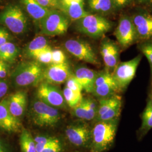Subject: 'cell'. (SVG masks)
<instances>
[{
	"mask_svg": "<svg viewBox=\"0 0 152 152\" xmlns=\"http://www.w3.org/2000/svg\"><path fill=\"white\" fill-rule=\"evenodd\" d=\"M122 103V98L118 94L99 99L97 113L94 122L119 118Z\"/></svg>",
	"mask_w": 152,
	"mask_h": 152,
	"instance_id": "obj_9",
	"label": "cell"
},
{
	"mask_svg": "<svg viewBox=\"0 0 152 152\" xmlns=\"http://www.w3.org/2000/svg\"><path fill=\"white\" fill-rule=\"evenodd\" d=\"M121 92L110 71L105 69L98 72L92 92L95 96L100 99L118 95Z\"/></svg>",
	"mask_w": 152,
	"mask_h": 152,
	"instance_id": "obj_8",
	"label": "cell"
},
{
	"mask_svg": "<svg viewBox=\"0 0 152 152\" xmlns=\"http://www.w3.org/2000/svg\"><path fill=\"white\" fill-rule=\"evenodd\" d=\"M114 35L122 48H127L137 39L136 31L131 18L124 15L120 18Z\"/></svg>",
	"mask_w": 152,
	"mask_h": 152,
	"instance_id": "obj_13",
	"label": "cell"
},
{
	"mask_svg": "<svg viewBox=\"0 0 152 152\" xmlns=\"http://www.w3.org/2000/svg\"><path fill=\"white\" fill-rule=\"evenodd\" d=\"M100 52L106 69L112 73L119 63L120 49L118 45L113 41L106 39L102 42Z\"/></svg>",
	"mask_w": 152,
	"mask_h": 152,
	"instance_id": "obj_17",
	"label": "cell"
},
{
	"mask_svg": "<svg viewBox=\"0 0 152 152\" xmlns=\"http://www.w3.org/2000/svg\"><path fill=\"white\" fill-rule=\"evenodd\" d=\"M7 106L11 114L18 119L23 117L27 107V94L19 90L9 95L7 98Z\"/></svg>",
	"mask_w": 152,
	"mask_h": 152,
	"instance_id": "obj_18",
	"label": "cell"
},
{
	"mask_svg": "<svg viewBox=\"0 0 152 152\" xmlns=\"http://www.w3.org/2000/svg\"><path fill=\"white\" fill-rule=\"evenodd\" d=\"M71 76L68 64L51 63L45 68L43 81L53 85H60L67 81Z\"/></svg>",
	"mask_w": 152,
	"mask_h": 152,
	"instance_id": "obj_14",
	"label": "cell"
},
{
	"mask_svg": "<svg viewBox=\"0 0 152 152\" xmlns=\"http://www.w3.org/2000/svg\"></svg>",
	"mask_w": 152,
	"mask_h": 152,
	"instance_id": "obj_45",
	"label": "cell"
},
{
	"mask_svg": "<svg viewBox=\"0 0 152 152\" xmlns=\"http://www.w3.org/2000/svg\"><path fill=\"white\" fill-rule=\"evenodd\" d=\"M98 72L86 66L77 67L73 75L85 92L92 94Z\"/></svg>",
	"mask_w": 152,
	"mask_h": 152,
	"instance_id": "obj_19",
	"label": "cell"
},
{
	"mask_svg": "<svg viewBox=\"0 0 152 152\" xmlns=\"http://www.w3.org/2000/svg\"><path fill=\"white\" fill-rule=\"evenodd\" d=\"M26 11L33 19L41 22L50 11L41 5L37 0H20Z\"/></svg>",
	"mask_w": 152,
	"mask_h": 152,
	"instance_id": "obj_20",
	"label": "cell"
},
{
	"mask_svg": "<svg viewBox=\"0 0 152 152\" xmlns=\"http://www.w3.org/2000/svg\"><path fill=\"white\" fill-rule=\"evenodd\" d=\"M44 69L42 64L36 61L23 62L12 72V83L17 87L38 85L43 81Z\"/></svg>",
	"mask_w": 152,
	"mask_h": 152,
	"instance_id": "obj_2",
	"label": "cell"
},
{
	"mask_svg": "<svg viewBox=\"0 0 152 152\" xmlns=\"http://www.w3.org/2000/svg\"><path fill=\"white\" fill-rule=\"evenodd\" d=\"M37 98L45 103L58 109L65 108L66 103L63 92L56 85L42 82L36 91Z\"/></svg>",
	"mask_w": 152,
	"mask_h": 152,
	"instance_id": "obj_12",
	"label": "cell"
},
{
	"mask_svg": "<svg viewBox=\"0 0 152 152\" xmlns=\"http://www.w3.org/2000/svg\"><path fill=\"white\" fill-rule=\"evenodd\" d=\"M139 49L148 60L152 75V41H145L139 46Z\"/></svg>",
	"mask_w": 152,
	"mask_h": 152,
	"instance_id": "obj_32",
	"label": "cell"
},
{
	"mask_svg": "<svg viewBox=\"0 0 152 152\" xmlns=\"http://www.w3.org/2000/svg\"><path fill=\"white\" fill-rule=\"evenodd\" d=\"M66 50L78 60L93 65L100 64L99 60L91 45L84 41L71 39L64 43Z\"/></svg>",
	"mask_w": 152,
	"mask_h": 152,
	"instance_id": "obj_11",
	"label": "cell"
},
{
	"mask_svg": "<svg viewBox=\"0 0 152 152\" xmlns=\"http://www.w3.org/2000/svg\"><path fill=\"white\" fill-rule=\"evenodd\" d=\"M55 138V137H53V136L38 135L34 137V140L36 142V144H45L53 141Z\"/></svg>",
	"mask_w": 152,
	"mask_h": 152,
	"instance_id": "obj_37",
	"label": "cell"
},
{
	"mask_svg": "<svg viewBox=\"0 0 152 152\" xmlns=\"http://www.w3.org/2000/svg\"><path fill=\"white\" fill-rule=\"evenodd\" d=\"M19 53V50L18 48L10 41L0 46V59L7 64L14 63Z\"/></svg>",
	"mask_w": 152,
	"mask_h": 152,
	"instance_id": "obj_24",
	"label": "cell"
},
{
	"mask_svg": "<svg viewBox=\"0 0 152 152\" xmlns=\"http://www.w3.org/2000/svg\"><path fill=\"white\" fill-rule=\"evenodd\" d=\"M131 18L136 31L137 39L144 41L152 39V14L146 12H140Z\"/></svg>",
	"mask_w": 152,
	"mask_h": 152,
	"instance_id": "obj_15",
	"label": "cell"
},
{
	"mask_svg": "<svg viewBox=\"0 0 152 152\" xmlns=\"http://www.w3.org/2000/svg\"><path fill=\"white\" fill-rule=\"evenodd\" d=\"M30 117L33 123L41 127H51L57 125L61 119L59 109L45 103L37 98L32 102Z\"/></svg>",
	"mask_w": 152,
	"mask_h": 152,
	"instance_id": "obj_3",
	"label": "cell"
},
{
	"mask_svg": "<svg viewBox=\"0 0 152 152\" xmlns=\"http://www.w3.org/2000/svg\"><path fill=\"white\" fill-rule=\"evenodd\" d=\"M119 118L94 122L91 128V152H104L112 147L116 135Z\"/></svg>",
	"mask_w": 152,
	"mask_h": 152,
	"instance_id": "obj_1",
	"label": "cell"
},
{
	"mask_svg": "<svg viewBox=\"0 0 152 152\" xmlns=\"http://www.w3.org/2000/svg\"><path fill=\"white\" fill-rule=\"evenodd\" d=\"M73 115L78 119L86 121L87 109L85 98H82L80 103L72 108Z\"/></svg>",
	"mask_w": 152,
	"mask_h": 152,
	"instance_id": "obj_31",
	"label": "cell"
},
{
	"mask_svg": "<svg viewBox=\"0 0 152 152\" xmlns=\"http://www.w3.org/2000/svg\"><path fill=\"white\" fill-rule=\"evenodd\" d=\"M85 100L87 109L86 121H94L97 113L98 103L96 100L91 98H85Z\"/></svg>",
	"mask_w": 152,
	"mask_h": 152,
	"instance_id": "obj_29",
	"label": "cell"
},
{
	"mask_svg": "<svg viewBox=\"0 0 152 152\" xmlns=\"http://www.w3.org/2000/svg\"><path fill=\"white\" fill-rule=\"evenodd\" d=\"M49 46L47 39L44 36H38L34 38L26 48L25 53L29 58L33 59L34 56Z\"/></svg>",
	"mask_w": 152,
	"mask_h": 152,
	"instance_id": "obj_25",
	"label": "cell"
},
{
	"mask_svg": "<svg viewBox=\"0 0 152 152\" xmlns=\"http://www.w3.org/2000/svg\"><path fill=\"white\" fill-rule=\"evenodd\" d=\"M9 73V64L0 59V80H4Z\"/></svg>",
	"mask_w": 152,
	"mask_h": 152,
	"instance_id": "obj_38",
	"label": "cell"
},
{
	"mask_svg": "<svg viewBox=\"0 0 152 152\" xmlns=\"http://www.w3.org/2000/svg\"><path fill=\"white\" fill-rule=\"evenodd\" d=\"M87 4L91 11L101 16L110 14L116 11L112 0H87Z\"/></svg>",
	"mask_w": 152,
	"mask_h": 152,
	"instance_id": "obj_21",
	"label": "cell"
},
{
	"mask_svg": "<svg viewBox=\"0 0 152 152\" xmlns=\"http://www.w3.org/2000/svg\"><path fill=\"white\" fill-rule=\"evenodd\" d=\"M9 90V83L5 80H0V99L4 98Z\"/></svg>",
	"mask_w": 152,
	"mask_h": 152,
	"instance_id": "obj_39",
	"label": "cell"
},
{
	"mask_svg": "<svg viewBox=\"0 0 152 152\" xmlns=\"http://www.w3.org/2000/svg\"><path fill=\"white\" fill-rule=\"evenodd\" d=\"M63 94L66 103L71 108H74L80 103L83 98L82 92H76L66 86L64 87Z\"/></svg>",
	"mask_w": 152,
	"mask_h": 152,
	"instance_id": "obj_27",
	"label": "cell"
},
{
	"mask_svg": "<svg viewBox=\"0 0 152 152\" xmlns=\"http://www.w3.org/2000/svg\"></svg>",
	"mask_w": 152,
	"mask_h": 152,
	"instance_id": "obj_44",
	"label": "cell"
},
{
	"mask_svg": "<svg viewBox=\"0 0 152 152\" xmlns=\"http://www.w3.org/2000/svg\"><path fill=\"white\" fill-rule=\"evenodd\" d=\"M137 2L140 4L152 5V0H137Z\"/></svg>",
	"mask_w": 152,
	"mask_h": 152,
	"instance_id": "obj_43",
	"label": "cell"
},
{
	"mask_svg": "<svg viewBox=\"0 0 152 152\" xmlns=\"http://www.w3.org/2000/svg\"><path fill=\"white\" fill-rule=\"evenodd\" d=\"M0 23L17 35L24 34L28 30L27 18L16 5L7 6L0 13Z\"/></svg>",
	"mask_w": 152,
	"mask_h": 152,
	"instance_id": "obj_5",
	"label": "cell"
},
{
	"mask_svg": "<svg viewBox=\"0 0 152 152\" xmlns=\"http://www.w3.org/2000/svg\"><path fill=\"white\" fill-rule=\"evenodd\" d=\"M114 7L117 10H121L124 9L127 6L130 5L133 0H112Z\"/></svg>",
	"mask_w": 152,
	"mask_h": 152,
	"instance_id": "obj_36",
	"label": "cell"
},
{
	"mask_svg": "<svg viewBox=\"0 0 152 152\" xmlns=\"http://www.w3.org/2000/svg\"><path fill=\"white\" fill-rule=\"evenodd\" d=\"M12 39V36L6 28L0 27V46Z\"/></svg>",
	"mask_w": 152,
	"mask_h": 152,
	"instance_id": "obj_35",
	"label": "cell"
},
{
	"mask_svg": "<svg viewBox=\"0 0 152 152\" xmlns=\"http://www.w3.org/2000/svg\"><path fill=\"white\" fill-rule=\"evenodd\" d=\"M0 129L10 133L20 132L23 129L20 120L10 112L6 98L0 102Z\"/></svg>",
	"mask_w": 152,
	"mask_h": 152,
	"instance_id": "obj_16",
	"label": "cell"
},
{
	"mask_svg": "<svg viewBox=\"0 0 152 152\" xmlns=\"http://www.w3.org/2000/svg\"><path fill=\"white\" fill-rule=\"evenodd\" d=\"M52 52L53 49L49 46L46 49L39 52L33 57V59L41 64H50L52 63Z\"/></svg>",
	"mask_w": 152,
	"mask_h": 152,
	"instance_id": "obj_30",
	"label": "cell"
},
{
	"mask_svg": "<svg viewBox=\"0 0 152 152\" xmlns=\"http://www.w3.org/2000/svg\"><path fill=\"white\" fill-rule=\"evenodd\" d=\"M38 3L44 7L49 9L58 5L56 0H37Z\"/></svg>",
	"mask_w": 152,
	"mask_h": 152,
	"instance_id": "obj_40",
	"label": "cell"
},
{
	"mask_svg": "<svg viewBox=\"0 0 152 152\" xmlns=\"http://www.w3.org/2000/svg\"><path fill=\"white\" fill-rule=\"evenodd\" d=\"M65 135L69 142L78 148H90L91 128L84 122L69 125L65 129Z\"/></svg>",
	"mask_w": 152,
	"mask_h": 152,
	"instance_id": "obj_10",
	"label": "cell"
},
{
	"mask_svg": "<svg viewBox=\"0 0 152 152\" xmlns=\"http://www.w3.org/2000/svg\"><path fill=\"white\" fill-rule=\"evenodd\" d=\"M69 88L76 92H82V88L79 82L77 81L74 75H71L66 81V86Z\"/></svg>",
	"mask_w": 152,
	"mask_h": 152,
	"instance_id": "obj_33",
	"label": "cell"
},
{
	"mask_svg": "<svg viewBox=\"0 0 152 152\" xmlns=\"http://www.w3.org/2000/svg\"><path fill=\"white\" fill-rule=\"evenodd\" d=\"M60 7L61 10L64 12L65 15L69 16L73 20H79L90 14L85 10L83 2H72L68 4H61Z\"/></svg>",
	"mask_w": 152,
	"mask_h": 152,
	"instance_id": "obj_22",
	"label": "cell"
},
{
	"mask_svg": "<svg viewBox=\"0 0 152 152\" xmlns=\"http://www.w3.org/2000/svg\"><path fill=\"white\" fill-rule=\"evenodd\" d=\"M19 144L22 152H37L34 137L26 129L23 128L20 131Z\"/></svg>",
	"mask_w": 152,
	"mask_h": 152,
	"instance_id": "obj_26",
	"label": "cell"
},
{
	"mask_svg": "<svg viewBox=\"0 0 152 152\" xmlns=\"http://www.w3.org/2000/svg\"><path fill=\"white\" fill-rule=\"evenodd\" d=\"M63 148L61 142L57 137H55L53 141L47 144H36L37 152H62Z\"/></svg>",
	"mask_w": 152,
	"mask_h": 152,
	"instance_id": "obj_28",
	"label": "cell"
},
{
	"mask_svg": "<svg viewBox=\"0 0 152 152\" xmlns=\"http://www.w3.org/2000/svg\"><path fill=\"white\" fill-rule=\"evenodd\" d=\"M76 25L78 32L93 38L103 37L113 26L112 22L104 16L90 14L77 20Z\"/></svg>",
	"mask_w": 152,
	"mask_h": 152,
	"instance_id": "obj_4",
	"label": "cell"
},
{
	"mask_svg": "<svg viewBox=\"0 0 152 152\" xmlns=\"http://www.w3.org/2000/svg\"><path fill=\"white\" fill-rule=\"evenodd\" d=\"M68 18L64 14L50 10L39 22L41 33L48 36H56L65 34L69 27Z\"/></svg>",
	"mask_w": 152,
	"mask_h": 152,
	"instance_id": "obj_6",
	"label": "cell"
},
{
	"mask_svg": "<svg viewBox=\"0 0 152 152\" xmlns=\"http://www.w3.org/2000/svg\"><path fill=\"white\" fill-rule=\"evenodd\" d=\"M141 126L137 132L138 140H141L152 129V105L148 100L146 107L141 115Z\"/></svg>",
	"mask_w": 152,
	"mask_h": 152,
	"instance_id": "obj_23",
	"label": "cell"
},
{
	"mask_svg": "<svg viewBox=\"0 0 152 152\" xmlns=\"http://www.w3.org/2000/svg\"><path fill=\"white\" fill-rule=\"evenodd\" d=\"M72 2H80V3H83V0H61V4H70Z\"/></svg>",
	"mask_w": 152,
	"mask_h": 152,
	"instance_id": "obj_42",
	"label": "cell"
},
{
	"mask_svg": "<svg viewBox=\"0 0 152 152\" xmlns=\"http://www.w3.org/2000/svg\"><path fill=\"white\" fill-rule=\"evenodd\" d=\"M141 58V55H139L131 60L119 62L112 72L121 92L125 91L134 78Z\"/></svg>",
	"mask_w": 152,
	"mask_h": 152,
	"instance_id": "obj_7",
	"label": "cell"
},
{
	"mask_svg": "<svg viewBox=\"0 0 152 152\" xmlns=\"http://www.w3.org/2000/svg\"><path fill=\"white\" fill-rule=\"evenodd\" d=\"M66 62V56L64 52L60 50H53L52 63L61 64Z\"/></svg>",
	"mask_w": 152,
	"mask_h": 152,
	"instance_id": "obj_34",
	"label": "cell"
},
{
	"mask_svg": "<svg viewBox=\"0 0 152 152\" xmlns=\"http://www.w3.org/2000/svg\"><path fill=\"white\" fill-rule=\"evenodd\" d=\"M0 152H9L7 148L2 140L0 138Z\"/></svg>",
	"mask_w": 152,
	"mask_h": 152,
	"instance_id": "obj_41",
	"label": "cell"
}]
</instances>
